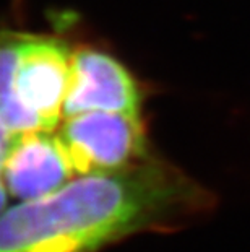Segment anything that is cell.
I'll return each instance as SVG.
<instances>
[{
	"label": "cell",
	"instance_id": "obj_1",
	"mask_svg": "<svg viewBox=\"0 0 250 252\" xmlns=\"http://www.w3.org/2000/svg\"><path fill=\"white\" fill-rule=\"evenodd\" d=\"M215 198L151 157L129 169L77 176L0 215V252H99L145 231H172L208 215Z\"/></svg>",
	"mask_w": 250,
	"mask_h": 252
},
{
	"label": "cell",
	"instance_id": "obj_2",
	"mask_svg": "<svg viewBox=\"0 0 250 252\" xmlns=\"http://www.w3.org/2000/svg\"><path fill=\"white\" fill-rule=\"evenodd\" d=\"M57 135L75 176L119 173L150 158L140 116L84 112L65 117Z\"/></svg>",
	"mask_w": 250,
	"mask_h": 252
},
{
	"label": "cell",
	"instance_id": "obj_3",
	"mask_svg": "<svg viewBox=\"0 0 250 252\" xmlns=\"http://www.w3.org/2000/svg\"><path fill=\"white\" fill-rule=\"evenodd\" d=\"M70 68L72 52L63 41L54 36H25L15 98L44 130H56L63 117Z\"/></svg>",
	"mask_w": 250,
	"mask_h": 252
},
{
	"label": "cell",
	"instance_id": "obj_4",
	"mask_svg": "<svg viewBox=\"0 0 250 252\" xmlns=\"http://www.w3.org/2000/svg\"><path fill=\"white\" fill-rule=\"evenodd\" d=\"M140 106L138 85L117 59L93 47L72 52L63 119L93 111L140 116Z\"/></svg>",
	"mask_w": 250,
	"mask_h": 252
},
{
	"label": "cell",
	"instance_id": "obj_5",
	"mask_svg": "<svg viewBox=\"0 0 250 252\" xmlns=\"http://www.w3.org/2000/svg\"><path fill=\"white\" fill-rule=\"evenodd\" d=\"M73 178L57 130H36L13 137L0 179L8 195L26 202L52 194Z\"/></svg>",
	"mask_w": 250,
	"mask_h": 252
},
{
	"label": "cell",
	"instance_id": "obj_6",
	"mask_svg": "<svg viewBox=\"0 0 250 252\" xmlns=\"http://www.w3.org/2000/svg\"><path fill=\"white\" fill-rule=\"evenodd\" d=\"M25 36L26 34L15 31L0 33V121L13 137L44 130L39 122L21 108L15 98V77H17Z\"/></svg>",
	"mask_w": 250,
	"mask_h": 252
},
{
	"label": "cell",
	"instance_id": "obj_7",
	"mask_svg": "<svg viewBox=\"0 0 250 252\" xmlns=\"http://www.w3.org/2000/svg\"><path fill=\"white\" fill-rule=\"evenodd\" d=\"M12 142H13V135L7 130V127L3 126V122L0 121V178H2L5 158H7V155H8Z\"/></svg>",
	"mask_w": 250,
	"mask_h": 252
},
{
	"label": "cell",
	"instance_id": "obj_8",
	"mask_svg": "<svg viewBox=\"0 0 250 252\" xmlns=\"http://www.w3.org/2000/svg\"><path fill=\"white\" fill-rule=\"evenodd\" d=\"M7 202H8V192L5 189L2 179H0V215L7 210Z\"/></svg>",
	"mask_w": 250,
	"mask_h": 252
}]
</instances>
